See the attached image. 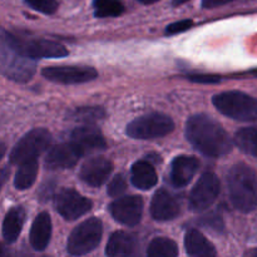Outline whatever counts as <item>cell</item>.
Masks as SVG:
<instances>
[{
    "label": "cell",
    "instance_id": "1",
    "mask_svg": "<svg viewBox=\"0 0 257 257\" xmlns=\"http://www.w3.org/2000/svg\"><path fill=\"white\" fill-rule=\"evenodd\" d=\"M186 136L196 150L208 157H221L232 150L228 133L210 115H192L186 124Z\"/></svg>",
    "mask_w": 257,
    "mask_h": 257
},
{
    "label": "cell",
    "instance_id": "2",
    "mask_svg": "<svg viewBox=\"0 0 257 257\" xmlns=\"http://www.w3.org/2000/svg\"><path fill=\"white\" fill-rule=\"evenodd\" d=\"M37 60L30 58L22 47V38L0 28V74L18 83L33 78Z\"/></svg>",
    "mask_w": 257,
    "mask_h": 257
},
{
    "label": "cell",
    "instance_id": "3",
    "mask_svg": "<svg viewBox=\"0 0 257 257\" xmlns=\"http://www.w3.org/2000/svg\"><path fill=\"white\" fill-rule=\"evenodd\" d=\"M230 200L236 210L248 213L257 207V175L245 163L235 165L227 175Z\"/></svg>",
    "mask_w": 257,
    "mask_h": 257
},
{
    "label": "cell",
    "instance_id": "4",
    "mask_svg": "<svg viewBox=\"0 0 257 257\" xmlns=\"http://www.w3.org/2000/svg\"><path fill=\"white\" fill-rule=\"evenodd\" d=\"M212 102L222 114L242 122H257V99L246 93L231 90L216 94Z\"/></svg>",
    "mask_w": 257,
    "mask_h": 257
},
{
    "label": "cell",
    "instance_id": "5",
    "mask_svg": "<svg viewBox=\"0 0 257 257\" xmlns=\"http://www.w3.org/2000/svg\"><path fill=\"white\" fill-rule=\"evenodd\" d=\"M102 233V221L95 217L84 221L70 233L67 243L68 252L74 256H82L92 252L100 243Z\"/></svg>",
    "mask_w": 257,
    "mask_h": 257
},
{
    "label": "cell",
    "instance_id": "6",
    "mask_svg": "<svg viewBox=\"0 0 257 257\" xmlns=\"http://www.w3.org/2000/svg\"><path fill=\"white\" fill-rule=\"evenodd\" d=\"M175 130V123L163 113H151L132 120L127 125V135L136 140L165 137Z\"/></svg>",
    "mask_w": 257,
    "mask_h": 257
},
{
    "label": "cell",
    "instance_id": "7",
    "mask_svg": "<svg viewBox=\"0 0 257 257\" xmlns=\"http://www.w3.org/2000/svg\"><path fill=\"white\" fill-rule=\"evenodd\" d=\"M50 142H52V136L48 132V130L45 128L32 130L13 148L9 157L10 163L20 165L24 161L37 158L45 150H48Z\"/></svg>",
    "mask_w": 257,
    "mask_h": 257
},
{
    "label": "cell",
    "instance_id": "8",
    "mask_svg": "<svg viewBox=\"0 0 257 257\" xmlns=\"http://www.w3.org/2000/svg\"><path fill=\"white\" fill-rule=\"evenodd\" d=\"M220 193V181L212 172L203 173L192 188L190 195V208L193 212H202L211 207Z\"/></svg>",
    "mask_w": 257,
    "mask_h": 257
},
{
    "label": "cell",
    "instance_id": "9",
    "mask_svg": "<svg viewBox=\"0 0 257 257\" xmlns=\"http://www.w3.org/2000/svg\"><path fill=\"white\" fill-rule=\"evenodd\" d=\"M43 77L59 84H80L95 79L98 73L92 67H48L42 70Z\"/></svg>",
    "mask_w": 257,
    "mask_h": 257
},
{
    "label": "cell",
    "instance_id": "10",
    "mask_svg": "<svg viewBox=\"0 0 257 257\" xmlns=\"http://www.w3.org/2000/svg\"><path fill=\"white\" fill-rule=\"evenodd\" d=\"M55 208L65 220L74 221L90 211L92 202L88 198L83 197L77 191L65 188L60 191L55 197Z\"/></svg>",
    "mask_w": 257,
    "mask_h": 257
},
{
    "label": "cell",
    "instance_id": "11",
    "mask_svg": "<svg viewBox=\"0 0 257 257\" xmlns=\"http://www.w3.org/2000/svg\"><path fill=\"white\" fill-rule=\"evenodd\" d=\"M109 211L115 221L125 226H136L142 218L143 200L140 196H125L110 203Z\"/></svg>",
    "mask_w": 257,
    "mask_h": 257
},
{
    "label": "cell",
    "instance_id": "12",
    "mask_svg": "<svg viewBox=\"0 0 257 257\" xmlns=\"http://www.w3.org/2000/svg\"><path fill=\"white\" fill-rule=\"evenodd\" d=\"M70 142L82 152L83 156L98 152V151H104L107 147V143L100 131L93 125L75 128L72 132Z\"/></svg>",
    "mask_w": 257,
    "mask_h": 257
},
{
    "label": "cell",
    "instance_id": "13",
    "mask_svg": "<svg viewBox=\"0 0 257 257\" xmlns=\"http://www.w3.org/2000/svg\"><path fill=\"white\" fill-rule=\"evenodd\" d=\"M113 170V165L109 160L103 157H92L84 162L80 168V180L92 187L102 186Z\"/></svg>",
    "mask_w": 257,
    "mask_h": 257
},
{
    "label": "cell",
    "instance_id": "14",
    "mask_svg": "<svg viewBox=\"0 0 257 257\" xmlns=\"http://www.w3.org/2000/svg\"><path fill=\"white\" fill-rule=\"evenodd\" d=\"M80 157H83L82 152L72 142L60 143L50 148L45 158V165L50 170H65L74 167Z\"/></svg>",
    "mask_w": 257,
    "mask_h": 257
},
{
    "label": "cell",
    "instance_id": "15",
    "mask_svg": "<svg viewBox=\"0 0 257 257\" xmlns=\"http://www.w3.org/2000/svg\"><path fill=\"white\" fill-rule=\"evenodd\" d=\"M181 212V203L172 193L166 190H158L151 203V215L157 221L175 220Z\"/></svg>",
    "mask_w": 257,
    "mask_h": 257
},
{
    "label": "cell",
    "instance_id": "16",
    "mask_svg": "<svg viewBox=\"0 0 257 257\" xmlns=\"http://www.w3.org/2000/svg\"><path fill=\"white\" fill-rule=\"evenodd\" d=\"M22 47L24 52L35 60L42 59V58H63L67 57L69 53L65 49V47H63L59 43L44 39H22Z\"/></svg>",
    "mask_w": 257,
    "mask_h": 257
},
{
    "label": "cell",
    "instance_id": "17",
    "mask_svg": "<svg viewBox=\"0 0 257 257\" xmlns=\"http://www.w3.org/2000/svg\"><path fill=\"white\" fill-rule=\"evenodd\" d=\"M197 158L192 156H178L171 165V183L175 187L182 188L192 181L198 170Z\"/></svg>",
    "mask_w": 257,
    "mask_h": 257
},
{
    "label": "cell",
    "instance_id": "18",
    "mask_svg": "<svg viewBox=\"0 0 257 257\" xmlns=\"http://www.w3.org/2000/svg\"><path fill=\"white\" fill-rule=\"evenodd\" d=\"M52 237V220L48 212H42L35 217L30 230V243L37 251H44Z\"/></svg>",
    "mask_w": 257,
    "mask_h": 257
},
{
    "label": "cell",
    "instance_id": "19",
    "mask_svg": "<svg viewBox=\"0 0 257 257\" xmlns=\"http://www.w3.org/2000/svg\"><path fill=\"white\" fill-rule=\"evenodd\" d=\"M137 246L135 236L124 231H117L110 236L105 247V253L110 257L132 255Z\"/></svg>",
    "mask_w": 257,
    "mask_h": 257
},
{
    "label": "cell",
    "instance_id": "20",
    "mask_svg": "<svg viewBox=\"0 0 257 257\" xmlns=\"http://www.w3.org/2000/svg\"><path fill=\"white\" fill-rule=\"evenodd\" d=\"M185 247L190 256L210 257L216 255L215 246L197 230H190L186 233Z\"/></svg>",
    "mask_w": 257,
    "mask_h": 257
},
{
    "label": "cell",
    "instance_id": "21",
    "mask_svg": "<svg viewBox=\"0 0 257 257\" xmlns=\"http://www.w3.org/2000/svg\"><path fill=\"white\" fill-rule=\"evenodd\" d=\"M25 221V211L22 207H13L7 213L3 222V237L8 243L18 240Z\"/></svg>",
    "mask_w": 257,
    "mask_h": 257
},
{
    "label": "cell",
    "instance_id": "22",
    "mask_svg": "<svg viewBox=\"0 0 257 257\" xmlns=\"http://www.w3.org/2000/svg\"><path fill=\"white\" fill-rule=\"evenodd\" d=\"M131 180H132L133 185L140 190H150V188L155 187L158 177L156 170L150 162L140 161L133 165Z\"/></svg>",
    "mask_w": 257,
    "mask_h": 257
},
{
    "label": "cell",
    "instance_id": "23",
    "mask_svg": "<svg viewBox=\"0 0 257 257\" xmlns=\"http://www.w3.org/2000/svg\"><path fill=\"white\" fill-rule=\"evenodd\" d=\"M38 170H39V165H38L37 158L20 163L19 170L17 171V175H15V187L18 190H27V188L32 187L33 183L35 182V178H37Z\"/></svg>",
    "mask_w": 257,
    "mask_h": 257
},
{
    "label": "cell",
    "instance_id": "24",
    "mask_svg": "<svg viewBox=\"0 0 257 257\" xmlns=\"http://www.w3.org/2000/svg\"><path fill=\"white\" fill-rule=\"evenodd\" d=\"M235 143L242 152L257 157V127L238 131L235 135Z\"/></svg>",
    "mask_w": 257,
    "mask_h": 257
},
{
    "label": "cell",
    "instance_id": "25",
    "mask_svg": "<svg viewBox=\"0 0 257 257\" xmlns=\"http://www.w3.org/2000/svg\"><path fill=\"white\" fill-rule=\"evenodd\" d=\"M147 255L150 257H176L178 247L175 241L165 237H157L151 241Z\"/></svg>",
    "mask_w": 257,
    "mask_h": 257
},
{
    "label": "cell",
    "instance_id": "26",
    "mask_svg": "<svg viewBox=\"0 0 257 257\" xmlns=\"http://www.w3.org/2000/svg\"><path fill=\"white\" fill-rule=\"evenodd\" d=\"M93 7L97 18L119 17L124 12V5L120 0H94Z\"/></svg>",
    "mask_w": 257,
    "mask_h": 257
},
{
    "label": "cell",
    "instance_id": "27",
    "mask_svg": "<svg viewBox=\"0 0 257 257\" xmlns=\"http://www.w3.org/2000/svg\"><path fill=\"white\" fill-rule=\"evenodd\" d=\"M105 113L100 107H80L70 113V118L78 122L93 123L104 118Z\"/></svg>",
    "mask_w": 257,
    "mask_h": 257
},
{
    "label": "cell",
    "instance_id": "28",
    "mask_svg": "<svg viewBox=\"0 0 257 257\" xmlns=\"http://www.w3.org/2000/svg\"><path fill=\"white\" fill-rule=\"evenodd\" d=\"M33 9L43 13V14H54L58 9L57 0H25Z\"/></svg>",
    "mask_w": 257,
    "mask_h": 257
},
{
    "label": "cell",
    "instance_id": "29",
    "mask_svg": "<svg viewBox=\"0 0 257 257\" xmlns=\"http://www.w3.org/2000/svg\"><path fill=\"white\" fill-rule=\"evenodd\" d=\"M127 190V182H125V178L123 177L122 175H117L110 183L108 185V195L112 196V197H115V196L122 195L124 191Z\"/></svg>",
    "mask_w": 257,
    "mask_h": 257
},
{
    "label": "cell",
    "instance_id": "30",
    "mask_svg": "<svg viewBox=\"0 0 257 257\" xmlns=\"http://www.w3.org/2000/svg\"><path fill=\"white\" fill-rule=\"evenodd\" d=\"M192 25H193V22L190 19H183V20H180V22L172 23V24L168 25L167 29H166V34L175 35V34H178V33L186 32V30L190 29Z\"/></svg>",
    "mask_w": 257,
    "mask_h": 257
},
{
    "label": "cell",
    "instance_id": "31",
    "mask_svg": "<svg viewBox=\"0 0 257 257\" xmlns=\"http://www.w3.org/2000/svg\"><path fill=\"white\" fill-rule=\"evenodd\" d=\"M187 78L191 80V82L202 83V84H212V83H218L221 80L220 75L202 74V73H197V74H188Z\"/></svg>",
    "mask_w": 257,
    "mask_h": 257
},
{
    "label": "cell",
    "instance_id": "32",
    "mask_svg": "<svg viewBox=\"0 0 257 257\" xmlns=\"http://www.w3.org/2000/svg\"><path fill=\"white\" fill-rule=\"evenodd\" d=\"M233 2V0H202V7L203 8H216L225 5L227 3Z\"/></svg>",
    "mask_w": 257,
    "mask_h": 257
},
{
    "label": "cell",
    "instance_id": "33",
    "mask_svg": "<svg viewBox=\"0 0 257 257\" xmlns=\"http://www.w3.org/2000/svg\"><path fill=\"white\" fill-rule=\"evenodd\" d=\"M9 176H10L9 168L5 167V168H2V170H0V190H2L3 186L5 185V182L8 181Z\"/></svg>",
    "mask_w": 257,
    "mask_h": 257
},
{
    "label": "cell",
    "instance_id": "34",
    "mask_svg": "<svg viewBox=\"0 0 257 257\" xmlns=\"http://www.w3.org/2000/svg\"><path fill=\"white\" fill-rule=\"evenodd\" d=\"M5 151H7V146H5L3 142H0V161H2V158L4 157Z\"/></svg>",
    "mask_w": 257,
    "mask_h": 257
},
{
    "label": "cell",
    "instance_id": "35",
    "mask_svg": "<svg viewBox=\"0 0 257 257\" xmlns=\"http://www.w3.org/2000/svg\"><path fill=\"white\" fill-rule=\"evenodd\" d=\"M8 253V250L7 247H5L3 243H0V256H5Z\"/></svg>",
    "mask_w": 257,
    "mask_h": 257
},
{
    "label": "cell",
    "instance_id": "36",
    "mask_svg": "<svg viewBox=\"0 0 257 257\" xmlns=\"http://www.w3.org/2000/svg\"><path fill=\"white\" fill-rule=\"evenodd\" d=\"M186 2H188V0H172V4L175 5V7H178V5L185 4Z\"/></svg>",
    "mask_w": 257,
    "mask_h": 257
},
{
    "label": "cell",
    "instance_id": "37",
    "mask_svg": "<svg viewBox=\"0 0 257 257\" xmlns=\"http://www.w3.org/2000/svg\"><path fill=\"white\" fill-rule=\"evenodd\" d=\"M140 3H142V4H153V3L158 2V0H138Z\"/></svg>",
    "mask_w": 257,
    "mask_h": 257
},
{
    "label": "cell",
    "instance_id": "38",
    "mask_svg": "<svg viewBox=\"0 0 257 257\" xmlns=\"http://www.w3.org/2000/svg\"><path fill=\"white\" fill-rule=\"evenodd\" d=\"M251 255H253V256H257V251H253V252H251Z\"/></svg>",
    "mask_w": 257,
    "mask_h": 257
},
{
    "label": "cell",
    "instance_id": "39",
    "mask_svg": "<svg viewBox=\"0 0 257 257\" xmlns=\"http://www.w3.org/2000/svg\"><path fill=\"white\" fill-rule=\"evenodd\" d=\"M251 73H252V74H255V75H257V69H256V70H252V72H251Z\"/></svg>",
    "mask_w": 257,
    "mask_h": 257
}]
</instances>
